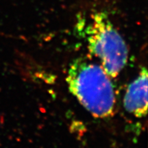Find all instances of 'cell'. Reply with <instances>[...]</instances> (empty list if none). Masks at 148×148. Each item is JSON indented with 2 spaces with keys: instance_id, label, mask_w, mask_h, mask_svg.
Returning a JSON list of instances; mask_svg holds the SVG:
<instances>
[{
  "instance_id": "cell-1",
  "label": "cell",
  "mask_w": 148,
  "mask_h": 148,
  "mask_svg": "<svg viewBox=\"0 0 148 148\" xmlns=\"http://www.w3.org/2000/svg\"><path fill=\"white\" fill-rule=\"evenodd\" d=\"M66 81L71 93L92 116L106 118L112 115L115 92L110 77L102 66L79 58L70 65Z\"/></svg>"
},
{
  "instance_id": "cell-2",
  "label": "cell",
  "mask_w": 148,
  "mask_h": 148,
  "mask_svg": "<svg viewBox=\"0 0 148 148\" xmlns=\"http://www.w3.org/2000/svg\"><path fill=\"white\" fill-rule=\"evenodd\" d=\"M86 34L90 53L99 59L109 76L116 77L126 64L128 50L123 37L105 12L92 14Z\"/></svg>"
},
{
  "instance_id": "cell-3",
  "label": "cell",
  "mask_w": 148,
  "mask_h": 148,
  "mask_svg": "<svg viewBox=\"0 0 148 148\" xmlns=\"http://www.w3.org/2000/svg\"><path fill=\"white\" fill-rule=\"evenodd\" d=\"M125 110L138 118L147 114V71L143 67L137 77L130 83L123 99Z\"/></svg>"
}]
</instances>
